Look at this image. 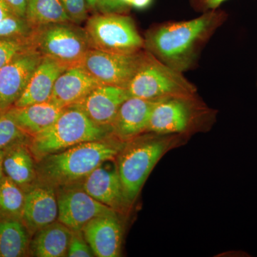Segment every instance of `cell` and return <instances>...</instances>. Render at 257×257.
<instances>
[{"instance_id": "44dd1931", "label": "cell", "mask_w": 257, "mask_h": 257, "mask_svg": "<svg viewBox=\"0 0 257 257\" xmlns=\"http://www.w3.org/2000/svg\"><path fill=\"white\" fill-rule=\"evenodd\" d=\"M72 231L58 220L32 235L29 254L37 257L67 256Z\"/></svg>"}, {"instance_id": "f546056e", "label": "cell", "mask_w": 257, "mask_h": 257, "mask_svg": "<svg viewBox=\"0 0 257 257\" xmlns=\"http://www.w3.org/2000/svg\"><path fill=\"white\" fill-rule=\"evenodd\" d=\"M131 7L122 0H97L96 11L101 14H126Z\"/></svg>"}, {"instance_id": "e575fe53", "label": "cell", "mask_w": 257, "mask_h": 257, "mask_svg": "<svg viewBox=\"0 0 257 257\" xmlns=\"http://www.w3.org/2000/svg\"><path fill=\"white\" fill-rule=\"evenodd\" d=\"M3 155H4V151L0 150V179L3 178V176H4L3 170Z\"/></svg>"}, {"instance_id": "6da1fadb", "label": "cell", "mask_w": 257, "mask_h": 257, "mask_svg": "<svg viewBox=\"0 0 257 257\" xmlns=\"http://www.w3.org/2000/svg\"><path fill=\"white\" fill-rule=\"evenodd\" d=\"M225 20V13L214 10L188 21L160 24L147 31L145 50L183 73L194 67L202 49Z\"/></svg>"}, {"instance_id": "4316f807", "label": "cell", "mask_w": 257, "mask_h": 257, "mask_svg": "<svg viewBox=\"0 0 257 257\" xmlns=\"http://www.w3.org/2000/svg\"><path fill=\"white\" fill-rule=\"evenodd\" d=\"M32 47L29 38H0V69L9 63L20 52Z\"/></svg>"}, {"instance_id": "5b68a950", "label": "cell", "mask_w": 257, "mask_h": 257, "mask_svg": "<svg viewBox=\"0 0 257 257\" xmlns=\"http://www.w3.org/2000/svg\"><path fill=\"white\" fill-rule=\"evenodd\" d=\"M214 117V111L197 94L172 96L155 106L147 133L189 136L210 127Z\"/></svg>"}, {"instance_id": "7c38bea8", "label": "cell", "mask_w": 257, "mask_h": 257, "mask_svg": "<svg viewBox=\"0 0 257 257\" xmlns=\"http://www.w3.org/2000/svg\"><path fill=\"white\" fill-rule=\"evenodd\" d=\"M22 221L31 236L57 220L58 202L55 187L37 180L25 191Z\"/></svg>"}, {"instance_id": "4fadbf2b", "label": "cell", "mask_w": 257, "mask_h": 257, "mask_svg": "<svg viewBox=\"0 0 257 257\" xmlns=\"http://www.w3.org/2000/svg\"><path fill=\"white\" fill-rule=\"evenodd\" d=\"M79 184L98 202L116 212L126 211L122 186L115 160L101 163Z\"/></svg>"}, {"instance_id": "d6986e66", "label": "cell", "mask_w": 257, "mask_h": 257, "mask_svg": "<svg viewBox=\"0 0 257 257\" xmlns=\"http://www.w3.org/2000/svg\"><path fill=\"white\" fill-rule=\"evenodd\" d=\"M65 109L49 101L23 107L13 106L5 114L24 133L32 138L55 124Z\"/></svg>"}, {"instance_id": "30bf717a", "label": "cell", "mask_w": 257, "mask_h": 257, "mask_svg": "<svg viewBox=\"0 0 257 257\" xmlns=\"http://www.w3.org/2000/svg\"><path fill=\"white\" fill-rule=\"evenodd\" d=\"M56 192L58 202L57 220L72 231H82L94 218L114 211L89 195L79 183L57 187Z\"/></svg>"}, {"instance_id": "ba28073f", "label": "cell", "mask_w": 257, "mask_h": 257, "mask_svg": "<svg viewBox=\"0 0 257 257\" xmlns=\"http://www.w3.org/2000/svg\"><path fill=\"white\" fill-rule=\"evenodd\" d=\"M32 46L44 57H50L66 68L82 66L90 46L84 29L67 22L35 28Z\"/></svg>"}, {"instance_id": "d4e9b609", "label": "cell", "mask_w": 257, "mask_h": 257, "mask_svg": "<svg viewBox=\"0 0 257 257\" xmlns=\"http://www.w3.org/2000/svg\"><path fill=\"white\" fill-rule=\"evenodd\" d=\"M30 139L11 118L5 113H0V150L5 151L17 144L28 143Z\"/></svg>"}, {"instance_id": "1f68e13d", "label": "cell", "mask_w": 257, "mask_h": 257, "mask_svg": "<svg viewBox=\"0 0 257 257\" xmlns=\"http://www.w3.org/2000/svg\"><path fill=\"white\" fill-rule=\"evenodd\" d=\"M225 1H226V0H201L202 8L206 11L217 9L218 7H219V5Z\"/></svg>"}, {"instance_id": "ac0fdd59", "label": "cell", "mask_w": 257, "mask_h": 257, "mask_svg": "<svg viewBox=\"0 0 257 257\" xmlns=\"http://www.w3.org/2000/svg\"><path fill=\"white\" fill-rule=\"evenodd\" d=\"M66 69L57 61L43 56L14 106L23 107L50 101L56 81Z\"/></svg>"}, {"instance_id": "ffe728a7", "label": "cell", "mask_w": 257, "mask_h": 257, "mask_svg": "<svg viewBox=\"0 0 257 257\" xmlns=\"http://www.w3.org/2000/svg\"><path fill=\"white\" fill-rule=\"evenodd\" d=\"M28 144L19 143L7 149L3 160L4 175L25 191L37 180V162Z\"/></svg>"}, {"instance_id": "277c9868", "label": "cell", "mask_w": 257, "mask_h": 257, "mask_svg": "<svg viewBox=\"0 0 257 257\" xmlns=\"http://www.w3.org/2000/svg\"><path fill=\"white\" fill-rule=\"evenodd\" d=\"M113 136L111 128L94 124L82 111L69 106L50 128L30 139L28 147L37 163L44 157L87 142Z\"/></svg>"}, {"instance_id": "8992f818", "label": "cell", "mask_w": 257, "mask_h": 257, "mask_svg": "<svg viewBox=\"0 0 257 257\" xmlns=\"http://www.w3.org/2000/svg\"><path fill=\"white\" fill-rule=\"evenodd\" d=\"M126 89L130 97L147 100L197 94V87L183 73L169 67L146 50L138 72Z\"/></svg>"}, {"instance_id": "836d02e7", "label": "cell", "mask_w": 257, "mask_h": 257, "mask_svg": "<svg viewBox=\"0 0 257 257\" xmlns=\"http://www.w3.org/2000/svg\"><path fill=\"white\" fill-rule=\"evenodd\" d=\"M152 0H133L132 2V8H136L138 10H145L150 7Z\"/></svg>"}, {"instance_id": "5bb4252c", "label": "cell", "mask_w": 257, "mask_h": 257, "mask_svg": "<svg viewBox=\"0 0 257 257\" xmlns=\"http://www.w3.org/2000/svg\"><path fill=\"white\" fill-rule=\"evenodd\" d=\"M118 214L114 211L97 216L83 228V234L94 256L117 257L121 255L123 227Z\"/></svg>"}, {"instance_id": "9a60e30c", "label": "cell", "mask_w": 257, "mask_h": 257, "mask_svg": "<svg viewBox=\"0 0 257 257\" xmlns=\"http://www.w3.org/2000/svg\"><path fill=\"white\" fill-rule=\"evenodd\" d=\"M128 97L124 88L100 84L71 106L82 111L94 124L111 127L120 106Z\"/></svg>"}, {"instance_id": "83f0119b", "label": "cell", "mask_w": 257, "mask_h": 257, "mask_svg": "<svg viewBox=\"0 0 257 257\" xmlns=\"http://www.w3.org/2000/svg\"><path fill=\"white\" fill-rule=\"evenodd\" d=\"M66 13L73 23L79 24L87 21L90 11L87 0H60Z\"/></svg>"}, {"instance_id": "484cf974", "label": "cell", "mask_w": 257, "mask_h": 257, "mask_svg": "<svg viewBox=\"0 0 257 257\" xmlns=\"http://www.w3.org/2000/svg\"><path fill=\"white\" fill-rule=\"evenodd\" d=\"M34 29L26 19L13 14L0 20V38H29Z\"/></svg>"}, {"instance_id": "d590c367", "label": "cell", "mask_w": 257, "mask_h": 257, "mask_svg": "<svg viewBox=\"0 0 257 257\" xmlns=\"http://www.w3.org/2000/svg\"><path fill=\"white\" fill-rule=\"evenodd\" d=\"M87 2L90 10L96 11V3H97V0H87Z\"/></svg>"}, {"instance_id": "7402d4cb", "label": "cell", "mask_w": 257, "mask_h": 257, "mask_svg": "<svg viewBox=\"0 0 257 257\" xmlns=\"http://www.w3.org/2000/svg\"><path fill=\"white\" fill-rule=\"evenodd\" d=\"M30 236L21 220L0 219V257L26 256Z\"/></svg>"}, {"instance_id": "3957f363", "label": "cell", "mask_w": 257, "mask_h": 257, "mask_svg": "<svg viewBox=\"0 0 257 257\" xmlns=\"http://www.w3.org/2000/svg\"><path fill=\"white\" fill-rule=\"evenodd\" d=\"M185 135L144 133L125 143L115 159L126 210L133 205L154 167L170 150L183 144Z\"/></svg>"}, {"instance_id": "8d00e7d4", "label": "cell", "mask_w": 257, "mask_h": 257, "mask_svg": "<svg viewBox=\"0 0 257 257\" xmlns=\"http://www.w3.org/2000/svg\"><path fill=\"white\" fill-rule=\"evenodd\" d=\"M123 2L125 3V4H126L128 5V6L131 7L132 5V2H133V0H122Z\"/></svg>"}, {"instance_id": "7a4b0ae2", "label": "cell", "mask_w": 257, "mask_h": 257, "mask_svg": "<svg viewBox=\"0 0 257 257\" xmlns=\"http://www.w3.org/2000/svg\"><path fill=\"white\" fill-rule=\"evenodd\" d=\"M124 145L111 136L47 155L37 163V180L55 189L79 183L103 162L115 160Z\"/></svg>"}, {"instance_id": "9c48e42d", "label": "cell", "mask_w": 257, "mask_h": 257, "mask_svg": "<svg viewBox=\"0 0 257 257\" xmlns=\"http://www.w3.org/2000/svg\"><path fill=\"white\" fill-rule=\"evenodd\" d=\"M145 51L119 55L90 49L82 67L102 85L126 89L143 62Z\"/></svg>"}, {"instance_id": "cb8c5ba5", "label": "cell", "mask_w": 257, "mask_h": 257, "mask_svg": "<svg viewBox=\"0 0 257 257\" xmlns=\"http://www.w3.org/2000/svg\"><path fill=\"white\" fill-rule=\"evenodd\" d=\"M25 192L6 176L0 179V219L22 221Z\"/></svg>"}, {"instance_id": "52a82bcc", "label": "cell", "mask_w": 257, "mask_h": 257, "mask_svg": "<svg viewBox=\"0 0 257 257\" xmlns=\"http://www.w3.org/2000/svg\"><path fill=\"white\" fill-rule=\"evenodd\" d=\"M84 30L93 50L119 55L145 50V39L133 18L126 14L96 13L87 19Z\"/></svg>"}, {"instance_id": "d6a6232c", "label": "cell", "mask_w": 257, "mask_h": 257, "mask_svg": "<svg viewBox=\"0 0 257 257\" xmlns=\"http://www.w3.org/2000/svg\"><path fill=\"white\" fill-rule=\"evenodd\" d=\"M15 14L5 0H0V20L10 15Z\"/></svg>"}, {"instance_id": "603a6c76", "label": "cell", "mask_w": 257, "mask_h": 257, "mask_svg": "<svg viewBox=\"0 0 257 257\" xmlns=\"http://www.w3.org/2000/svg\"><path fill=\"white\" fill-rule=\"evenodd\" d=\"M25 19L33 29L49 24L72 23L60 0H27Z\"/></svg>"}, {"instance_id": "4dcf8cb0", "label": "cell", "mask_w": 257, "mask_h": 257, "mask_svg": "<svg viewBox=\"0 0 257 257\" xmlns=\"http://www.w3.org/2000/svg\"><path fill=\"white\" fill-rule=\"evenodd\" d=\"M15 14L25 18L27 0H5Z\"/></svg>"}, {"instance_id": "f1b7e54d", "label": "cell", "mask_w": 257, "mask_h": 257, "mask_svg": "<svg viewBox=\"0 0 257 257\" xmlns=\"http://www.w3.org/2000/svg\"><path fill=\"white\" fill-rule=\"evenodd\" d=\"M69 257H93L92 248L83 234L82 231H72L67 256Z\"/></svg>"}, {"instance_id": "e0dca14e", "label": "cell", "mask_w": 257, "mask_h": 257, "mask_svg": "<svg viewBox=\"0 0 257 257\" xmlns=\"http://www.w3.org/2000/svg\"><path fill=\"white\" fill-rule=\"evenodd\" d=\"M99 85L82 66L70 67L57 78L50 101L61 107L67 108L82 100Z\"/></svg>"}, {"instance_id": "8fae6325", "label": "cell", "mask_w": 257, "mask_h": 257, "mask_svg": "<svg viewBox=\"0 0 257 257\" xmlns=\"http://www.w3.org/2000/svg\"><path fill=\"white\" fill-rule=\"evenodd\" d=\"M42 57L31 47L20 52L0 69V113H5L14 106Z\"/></svg>"}, {"instance_id": "2e32d148", "label": "cell", "mask_w": 257, "mask_h": 257, "mask_svg": "<svg viewBox=\"0 0 257 257\" xmlns=\"http://www.w3.org/2000/svg\"><path fill=\"white\" fill-rule=\"evenodd\" d=\"M160 100L127 98L120 106L111 125L113 136L126 143L146 133L152 111Z\"/></svg>"}]
</instances>
